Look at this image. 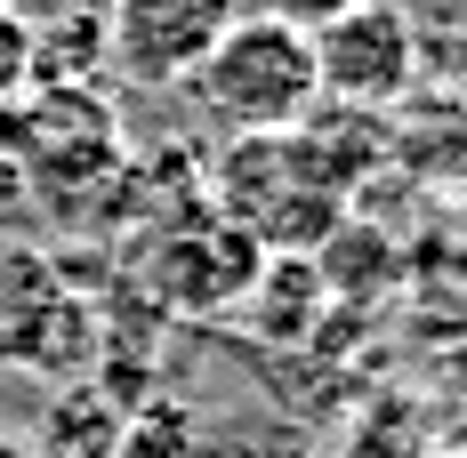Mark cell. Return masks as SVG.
<instances>
[{"instance_id": "cell-10", "label": "cell", "mask_w": 467, "mask_h": 458, "mask_svg": "<svg viewBox=\"0 0 467 458\" xmlns=\"http://www.w3.org/2000/svg\"><path fill=\"white\" fill-rule=\"evenodd\" d=\"M25 193H33V185H25V169L0 153V241L16 233V218H25Z\"/></svg>"}, {"instance_id": "cell-6", "label": "cell", "mask_w": 467, "mask_h": 458, "mask_svg": "<svg viewBox=\"0 0 467 458\" xmlns=\"http://www.w3.org/2000/svg\"><path fill=\"white\" fill-rule=\"evenodd\" d=\"M315 458H435V443H427V426H420L411 402L379 394V402H363V411L338 418V434H330Z\"/></svg>"}, {"instance_id": "cell-5", "label": "cell", "mask_w": 467, "mask_h": 458, "mask_svg": "<svg viewBox=\"0 0 467 458\" xmlns=\"http://www.w3.org/2000/svg\"><path fill=\"white\" fill-rule=\"evenodd\" d=\"M121 394L105 386V378H65L57 394H48L41 411V434L25 443L33 458H113V443H121Z\"/></svg>"}, {"instance_id": "cell-7", "label": "cell", "mask_w": 467, "mask_h": 458, "mask_svg": "<svg viewBox=\"0 0 467 458\" xmlns=\"http://www.w3.org/2000/svg\"><path fill=\"white\" fill-rule=\"evenodd\" d=\"M113 458H202V426L178 394H145L121 411V443Z\"/></svg>"}, {"instance_id": "cell-3", "label": "cell", "mask_w": 467, "mask_h": 458, "mask_svg": "<svg viewBox=\"0 0 467 458\" xmlns=\"http://www.w3.org/2000/svg\"><path fill=\"white\" fill-rule=\"evenodd\" d=\"M250 0H105V65L138 89H186Z\"/></svg>"}, {"instance_id": "cell-9", "label": "cell", "mask_w": 467, "mask_h": 458, "mask_svg": "<svg viewBox=\"0 0 467 458\" xmlns=\"http://www.w3.org/2000/svg\"><path fill=\"white\" fill-rule=\"evenodd\" d=\"M258 16H275V25H298V33H323L330 16H347V8H363V0H250Z\"/></svg>"}, {"instance_id": "cell-4", "label": "cell", "mask_w": 467, "mask_h": 458, "mask_svg": "<svg viewBox=\"0 0 467 458\" xmlns=\"http://www.w3.org/2000/svg\"><path fill=\"white\" fill-rule=\"evenodd\" d=\"M315 41V73H323V105H363L387 113L395 97H411L420 81V25L395 0H363L347 16H330Z\"/></svg>"}, {"instance_id": "cell-12", "label": "cell", "mask_w": 467, "mask_h": 458, "mask_svg": "<svg viewBox=\"0 0 467 458\" xmlns=\"http://www.w3.org/2000/svg\"><path fill=\"white\" fill-rule=\"evenodd\" d=\"M435 458H467V451H435Z\"/></svg>"}, {"instance_id": "cell-1", "label": "cell", "mask_w": 467, "mask_h": 458, "mask_svg": "<svg viewBox=\"0 0 467 458\" xmlns=\"http://www.w3.org/2000/svg\"><path fill=\"white\" fill-rule=\"evenodd\" d=\"M234 137H290L315 105H323V73H315V41L298 25H275L258 8H242L226 41L193 65L186 81Z\"/></svg>"}, {"instance_id": "cell-11", "label": "cell", "mask_w": 467, "mask_h": 458, "mask_svg": "<svg viewBox=\"0 0 467 458\" xmlns=\"http://www.w3.org/2000/svg\"><path fill=\"white\" fill-rule=\"evenodd\" d=\"M0 458H33V451H25V443H16V434H0Z\"/></svg>"}, {"instance_id": "cell-8", "label": "cell", "mask_w": 467, "mask_h": 458, "mask_svg": "<svg viewBox=\"0 0 467 458\" xmlns=\"http://www.w3.org/2000/svg\"><path fill=\"white\" fill-rule=\"evenodd\" d=\"M33 89V16L25 8H0V105Z\"/></svg>"}, {"instance_id": "cell-13", "label": "cell", "mask_w": 467, "mask_h": 458, "mask_svg": "<svg viewBox=\"0 0 467 458\" xmlns=\"http://www.w3.org/2000/svg\"><path fill=\"white\" fill-rule=\"evenodd\" d=\"M0 8H16V0H0Z\"/></svg>"}, {"instance_id": "cell-2", "label": "cell", "mask_w": 467, "mask_h": 458, "mask_svg": "<svg viewBox=\"0 0 467 458\" xmlns=\"http://www.w3.org/2000/svg\"><path fill=\"white\" fill-rule=\"evenodd\" d=\"M97 362V306L73 290V274L33 249V241H0V370L25 378H89Z\"/></svg>"}]
</instances>
